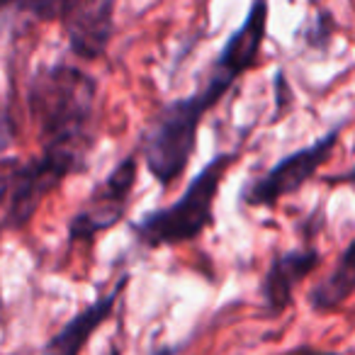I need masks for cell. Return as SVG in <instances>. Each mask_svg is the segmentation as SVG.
Returning a JSON list of instances; mask_svg holds the SVG:
<instances>
[{
	"mask_svg": "<svg viewBox=\"0 0 355 355\" xmlns=\"http://www.w3.org/2000/svg\"><path fill=\"white\" fill-rule=\"evenodd\" d=\"M268 37V0H253L241 27L224 42L202 90L161 105L139 134V153L163 190L185 175L205 117L224 100L241 76L258 66Z\"/></svg>",
	"mask_w": 355,
	"mask_h": 355,
	"instance_id": "1",
	"label": "cell"
},
{
	"mask_svg": "<svg viewBox=\"0 0 355 355\" xmlns=\"http://www.w3.org/2000/svg\"><path fill=\"white\" fill-rule=\"evenodd\" d=\"M100 85L76 64L42 66L27 83V112L37 127L40 146L88 168L95 146Z\"/></svg>",
	"mask_w": 355,
	"mask_h": 355,
	"instance_id": "2",
	"label": "cell"
},
{
	"mask_svg": "<svg viewBox=\"0 0 355 355\" xmlns=\"http://www.w3.org/2000/svg\"><path fill=\"white\" fill-rule=\"evenodd\" d=\"M239 161V151L217 153L190 180L183 195L166 207L151 209L132 224V234L144 248H168L190 243L214 227V205L227 173Z\"/></svg>",
	"mask_w": 355,
	"mask_h": 355,
	"instance_id": "3",
	"label": "cell"
},
{
	"mask_svg": "<svg viewBox=\"0 0 355 355\" xmlns=\"http://www.w3.org/2000/svg\"><path fill=\"white\" fill-rule=\"evenodd\" d=\"M10 163V171L0 175V222L3 229L12 232L25 229L51 193H56L71 175L85 171L71 158L46 151Z\"/></svg>",
	"mask_w": 355,
	"mask_h": 355,
	"instance_id": "4",
	"label": "cell"
},
{
	"mask_svg": "<svg viewBox=\"0 0 355 355\" xmlns=\"http://www.w3.org/2000/svg\"><path fill=\"white\" fill-rule=\"evenodd\" d=\"M12 8L40 22H59L80 61H98L112 42L117 0H15Z\"/></svg>",
	"mask_w": 355,
	"mask_h": 355,
	"instance_id": "5",
	"label": "cell"
},
{
	"mask_svg": "<svg viewBox=\"0 0 355 355\" xmlns=\"http://www.w3.org/2000/svg\"><path fill=\"white\" fill-rule=\"evenodd\" d=\"M345 124L348 122L343 119L331 132H326L321 139H316L314 144L287 153L282 161H277L272 168H268L263 175L248 180L241 190V202L248 205V207L270 209L280 200L300 193L311 178L319 173V168L324 163H329V158L334 156L336 146L340 144V134H343Z\"/></svg>",
	"mask_w": 355,
	"mask_h": 355,
	"instance_id": "6",
	"label": "cell"
},
{
	"mask_svg": "<svg viewBox=\"0 0 355 355\" xmlns=\"http://www.w3.org/2000/svg\"><path fill=\"white\" fill-rule=\"evenodd\" d=\"M139 178V156H124L88 195L85 205L69 219V243L93 241L98 234L110 232L127 217L132 193Z\"/></svg>",
	"mask_w": 355,
	"mask_h": 355,
	"instance_id": "7",
	"label": "cell"
},
{
	"mask_svg": "<svg viewBox=\"0 0 355 355\" xmlns=\"http://www.w3.org/2000/svg\"><path fill=\"white\" fill-rule=\"evenodd\" d=\"M319 248L311 246L275 253L258 285L263 316H282V311L290 309L295 302V290L319 268Z\"/></svg>",
	"mask_w": 355,
	"mask_h": 355,
	"instance_id": "8",
	"label": "cell"
},
{
	"mask_svg": "<svg viewBox=\"0 0 355 355\" xmlns=\"http://www.w3.org/2000/svg\"><path fill=\"white\" fill-rule=\"evenodd\" d=\"M129 285V275L122 272L114 287L110 292H105L103 297L88 304L85 309H80L73 319H69L44 345H42L40 355H80L83 348L88 345V340L93 338V334L112 316L114 304L119 302V297L124 295Z\"/></svg>",
	"mask_w": 355,
	"mask_h": 355,
	"instance_id": "9",
	"label": "cell"
},
{
	"mask_svg": "<svg viewBox=\"0 0 355 355\" xmlns=\"http://www.w3.org/2000/svg\"><path fill=\"white\" fill-rule=\"evenodd\" d=\"M355 290V239H350L348 246L340 251L338 261H336L334 270L319 280L309 290V309L314 314H331V311L340 309L348 302V297Z\"/></svg>",
	"mask_w": 355,
	"mask_h": 355,
	"instance_id": "10",
	"label": "cell"
},
{
	"mask_svg": "<svg viewBox=\"0 0 355 355\" xmlns=\"http://www.w3.org/2000/svg\"><path fill=\"white\" fill-rule=\"evenodd\" d=\"M290 355H340V353H334V350H316V348H297V350H292Z\"/></svg>",
	"mask_w": 355,
	"mask_h": 355,
	"instance_id": "11",
	"label": "cell"
},
{
	"mask_svg": "<svg viewBox=\"0 0 355 355\" xmlns=\"http://www.w3.org/2000/svg\"><path fill=\"white\" fill-rule=\"evenodd\" d=\"M12 3H15V0H0V12H3V10H10Z\"/></svg>",
	"mask_w": 355,
	"mask_h": 355,
	"instance_id": "12",
	"label": "cell"
},
{
	"mask_svg": "<svg viewBox=\"0 0 355 355\" xmlns=\"http://www.w3.org/2000/svg\"><path fill=\"white\" fill-rule=\"evenodd\" d=\"M107 355H119V350L114 348V345H110V353H107Z\"/></svg>",
	"mask_w": 355,
	"mask_h": 355,
	"instance_id": "13",
	"label": "cell"
},
{
	"mask_svg": "<svg viewBox=\"0 0 355 355\" xmlns=\"http://www.w3.org/2000/svg\"><path fill=\"white\" fill-rule=\"evenodd\" d=\"M0 236H3V222H0ZM0 302H3V300H0Z\"/></svg>",
	"mask_w": 355,
	"mask_h": 355,
	"instance_id": "14",
	"label": "cell"
}]
</instances>
